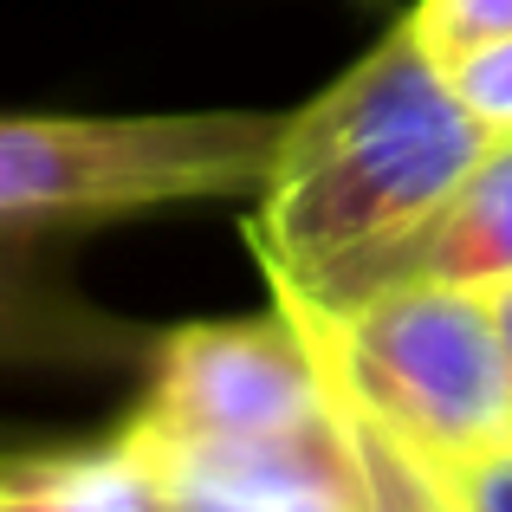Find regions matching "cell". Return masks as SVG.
Masks as SVG:
<instances>
[{
  "instance_id": "cell-9",
  "label": "cell",
  "mask_w": 512,
  "mask_h": 512,
  "mask_svg": "<svg viewBox=\"0 0 512 512\" xmlns=\"http://www.w3.org/2000/svg\"><path fill=\"white\" fill-rule=\"evenodd\" d=\"M331 383V376H325ZM331 409H338V435L357 461V487H363V512H467L461 500H448L435 474L376 422L363 402H350L338 383H331Z\"/></svg>"
},
{
  "instance_id": "cell-13",
  "label": "cell",
  "mask_w": 512,
  "mask_h": 512,
  "mask_svg": "<svg viewBox=\"0 0 512 512\" xmlns=\"http://www.w3.org/2000/svg\"><path fill=\"white\" fill-rule=\"evenodd\" d=\"M487 305H493V318H500V338H506V350H512V279L487 286Z\"/></svg>"
},
{
  "instance_id": "cell-8",
  "label": "cell",
  "mask_w": 512,
  "mask_h": 512,
  "mask_svg": "<svg viewBox=\"0 0 512 512\" xmlns=\"http://www.w3.org/2000/svg\"><path fill=\"white\" fill-rule=\"evenodd\" d=\"M0 512H163V493L124 435H104L91 448H13Z\"/></svg>"
},
{
  "instance_id": "cell-6",
  "label": "cell",
  "mask_w": 512,
  "mask_h": 512,
  "mask_svg": "<svg viewBox=\"0 0 512 512\" xmlns=\"http://www.w3.org/2000/svg\"><path fill=\"white\" fill-rule=\"evenodd\" d=\"M512 279V143L487 156L467 182H454L435 208H422L409 227H396L376 247L344 253L338 266L273 292H299L312 305H357L396 286H467L487 292Z\"/></svg>"
},
{
  "instance_id": "cell-3",
  "label": "cell",
  "mask_w": 512,
  "mask_h": 512,
  "mask_svg": "<svg viewBox=\"0 0 512 512\" xmlns=\"http://www.w3.org/2000/svg\"><path fill=\"white\" fill-rule=\"evenodd\" d=\"M286 111L163 117H0V214L124 221V214L253 201Z\"/></svg>"
},
{
  "instance_id": "cell-4",
  "label": "cell",
  "mask_w": 512,
  "mask_h": 512,
  "mask_svg": "<svg viewBox=\"0 0 512 512\" xmlns=\"http://www.w3.org/2000/svg\"><path fill=\"white\" fill-rule=\"evenodd\" d=\"M325 428H338L331 383L286 305L163 331L124 415L130 441H292Z\"/></svg>"
},
{
  "instance_id": "cell-14",
  "label": "cell",
  "mask_w": 512,
  "mask_h": 512,
  "mask_svg": "<svg viewBox=\"0 0 512 512\" xmlns=\"http://www.w3.org/2000/svg\"><path fill=\"white\" fill-rule=\"evenodd\" d=\"M7 454H13V441H7V435H0V461H7Z\"/></svg>"
},
{
  "instance_id": "cell-1",
  "label": "cell",
  "mask_w": 512,
  "mask_h": 512,
  "mask_svg": "<svg viewBox=\"0 0 512 512\" xmlns=\"http://www.w3.org/2000/svg\"><path fill=\"white\" fill-rule=\"evenodd\" d=\"M493 150L487 124L454 98L448 65L402 20L305 111H286V137L247 214L266 286H299L389 240Z\"/></svg>"
},
{
  "instance_id": "cell-12",
  "label": "cell",
  "mask_w": 512,
  "mask_h": 512,
  "mask_svg": "<svg viewBox=\"0 0 512 512\" xmlns=\"http://www.w3.org/2000/svg\"><path fill=\"white\" fill-rule=\"evenodd\" d=\"M428 474H435L441 487H448V500H461L467 512H512V441H506V448L474 454V461L428 467Z\"/></svg>"
},
{
  "instance_id": "cell-5",
  "label": "cell",
  "mask_w": 512,
  "mask_h": 512,
  "mask_svg": "<svg viewBox=\"0 0 512 512\" xmlns=\"http://www.w3.org/2000/svg\"><path fill=\"white\" fill-rule=\"evenodd\" d=\"M78 221L0 214V370H59V376H124L143 370L163 331L98 305L72 279Z\"/></svg>"
},
{
  "instance_id": "cell-10",
  "label": "cell",
  "mask_w": 512,
  "mask_h": 512,
  "mask_svg": "<svg viewBox=\"0 0 512 512\" xmlns=\"http://www.w3.org/2000/svg\"><path fill=\"white\" fill-rule=\"evenodd\" d=\"M409 26H415V39L448 65V59H461V52L512 33V0H415Z\"/></svg>"
},
{
  "instance_id": "cell-11",
  "label": "cell",
  "mask_w": 512,
  "mask_h": 512,
  "mask_svg": "<svg viewBox=\"0 0 512 512\" xmlns=\"http://www.w3.org/2000/svg\"><path fill=\"white\" fill-rule=\"evenodd\" d=\"M448 85H454V98L487 124L493 143H512V33L461 52V59H448Z\"/></svg>"
},
{
  "instance_id": "cell-2",
  "label": "cell",
  "mask_w": 512,
  "mask_h": 512,
  "mask_svg": "<svg viewBox=\"0 0 512 512\" xmlns=\"http://www.w3.org/2000/svg\"><path fill=\"white\" fill-rule=\"evenodd\" d=\"M305 331L318 370L376 415L415 461L448 467L512 441V350L487 292L396 286L357 305L273 292Z\"/></svg>"
},
{
  "instance_id": "cell-7",
  "label": "cell",
  "mask_w": 512,
  "mask_h": 512,
  "mask_svg": "<svg viewBox=\"0 0 512 512\" xmlns=\"http://www.w3.org/2000/svg\"><path fill=\"white\" fill-rule=\"evenodd\" d=\"M130 448L156 474L163 512H363L357 461L338 428L292 441H130Z\"/></svg>"
}]
</instances>
